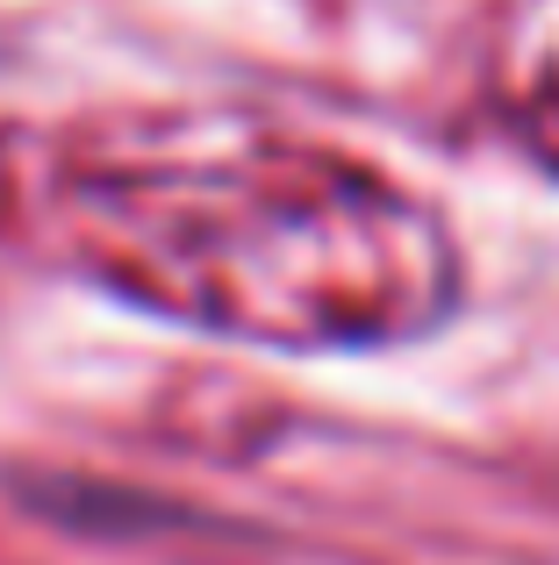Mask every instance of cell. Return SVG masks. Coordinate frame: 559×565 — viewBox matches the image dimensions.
Returning a JSON list of instances; mask_svg holds the SVG:
<instances>
[{
    "label": "cell",
    "instance_id": "obj_1",
    "mask_svg": "<svg viewBox=\"0 0 559 565\" xmlns=\"http://www.w3.org/2000/svg\"><path fill=\"white\" fill-rule=\"evenodd\" d=\"M509 100L538 151L559 158V0H531L509 36Z\"/></svg>",
    "mask_w": 559,
    "mask_h": 565
}]
</instances>
